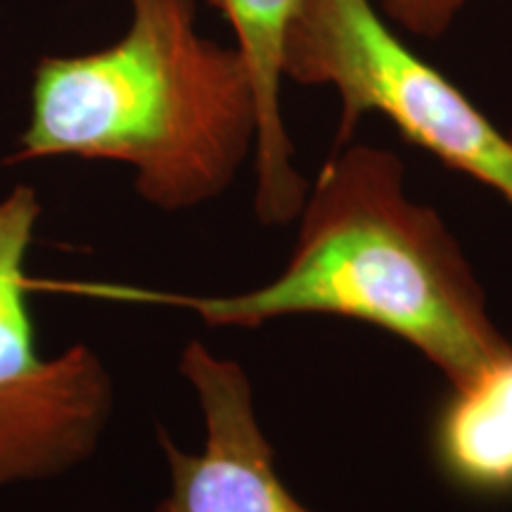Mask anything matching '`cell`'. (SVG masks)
<instances>
[{
  "mask_svg": "<svg viewBox=\"0 0 512 512\" xmlns=\"http://www.w3.org/2000/svg\"><path fill=\"white\" fill-rule=\"evenodd\" d=\"M287 266L271 283L226 297L83 285L98 297L176 304L216 328L287 316L354 318L403 339L460 387L510 342L444 219L415 202L392 150L339 145L309 183Z\"/></svg>",
  "mask_w": 512,
  "mask_h": 512,
  "instance_id": "6da1fadb",
  "label": "cell"
},
{
  "mask_svg": "<svg viewBox=\"0 0 512 512\" xmlns=\"http://www.w3.org/2000/svg\"><path fill=\"white\" fill-rule=\"evenodd\" d=\"M434 458L467 494L512 496V349L453 387L434 425Z\"/></svg>",
  "mask_w": 512,
  "mask_h": 512,
  "instance_id": "52a82bcc",
  "label": "cell"
},
{
  "mask_svg": "<svg viewBox=\"0 0 512 512\" xmlns=\"http://www.w3.org/2000/svg\"><path fill=\"white\" fill-rule=\"evenodd\" d=\"M38 219L29 185L0 200V489L91 458L114 401L112 377L91 347L74 344L55 358L38 351L27 273Z\"/></svg>",
  "mask_w": 512,
  "mask_h": 512,
  "instance_id": "277c9868",
  "label": "cell"
},
{
  "mask_svg": "<svg viewBox=\"0 0 512 512\" xmlns=\"http://www.w3.org/2000/svg\"><path fill=\"white\" fill-rule=\"evenodd\" d=\"M131 27L98 53L43 57L10 162L128 164L145 202L221 197L254 159L259 107L238 50L197 31V0H131Z\"/></svg>",
  "mask_w": 512,
  "mask_h": 512,
  "instance_id": "7a4b0ae2",
  "label": "cell"
},
{
  "mask_svg": "<svg viewBox=\"0 0 512 512\" xmlns=\"http://www.w3.org/2000/svg\"><path fill=\"white\" fill-rule=\"evenodd\" d=\"M467 0H375L396 27L425 41H439L451 29Z\"/></svg>",
  "mask_w": 512,
  "mask_h": 512,
  "instance_id": "ba28073f",
  "label": "cell"
},
{
  "mask_svg": "<svg viewBox=\"0 0 512 512\" xmlns=\"http://www.w3.org/2000/svg\"><path fill=\"white\" fill-rule=\"evenodd\" d=\"M178 370L204 415L202 453H185L159 434L169 494L155 512H313L287 489L261 430L252 382L240 363L190 342Z\"/></svg>",
  "mask_w": 512,
  "mask_h": 512,
  "instance_id": "5b68a950",
  "label": "cell"
},
{
  "mask_svg": "<svg viewBox=\"0 0 512 512\" xmlns=\"http://www.w3.org/2000/svg\"><path fill=\"white\" fill-rule=\"evenodd\" d=\"M285 76L339 95L335 147L351 143L363 117L380 114L408 143L512 202V136L396 36L375 0H302L287 34Z\"/></svg>",
  "mask_w": 512,
  "mask_h": 512,
  "instance_id": "3957f363",
  "label": "cell"
},
{
  "mask_svg": "<svg viewBox=\"0 0 512 512\" xmlns=\"http://www.w3.org/2000/svg\"><path fill=\"white\" fill-rule=\"evenodd\" d=\"M228 17L235 50L245 62L259 107L254 147L256 216L266 226H285L302 211L309 181L294 164V145L283 121L280 83L285 79V46L302 0H209Z\"/></svg>",
  "mask_w": 512,
  "mask_h": 512,
  "instance_id": "8992f818",
  "label": "cell"
}]
</instances>
